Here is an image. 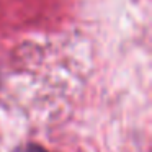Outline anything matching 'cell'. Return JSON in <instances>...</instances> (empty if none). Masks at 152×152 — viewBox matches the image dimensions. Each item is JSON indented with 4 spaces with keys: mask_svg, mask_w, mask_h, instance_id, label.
<instances>
[{
    "mask_svg": "<svg viewBox=\"0 0 152 152\" xmlns=\"http://www.w3.org/2000/svg\"><path fill=\"white\" fill-rule=\"evenodd\" d=\"M31 152H46V151H41V149H33Z\"/></svg>",
    "mask_w": 152,
    "mask_h": 152,
    "instance_id": "cell-1",
    "label": "cell"
}]
</instances>
